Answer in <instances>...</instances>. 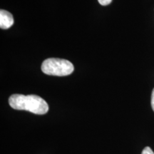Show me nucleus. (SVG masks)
<instances>
[{
  "instance_id": "f257e3e1",
  "label": "nucleus",
  "mask_w": 154,
  "mask_h": 154,
  "mask_svg": "<svg viewBox=\"0 0 154 154\" xmlns=\"http://www.w3.org/2000/svg\"><path fill=\"white\" fill-rule=\"evenodd\" d=\"M9 103L12 109L27 111L34 114L43 115L49 111V106L45 100L36 95L13 94L9 97Z\"/></svg>"
},
{
  "instance_id": "f03ea898",
  "label": "nucleus",
  "mask_w": 154,
  "mask_h": 154,
  "mask_svg": "<svg viewBox=\"0 0 154 154\" xmlns=\"http://www.w3.org/2000/svg\"><path fill=\"white\" fill-rule=\"evenodd\" d=\"M74 67L72 62L66 59L49 58L43 61L42 71L44 74L51 76H65L74 72Z\"/></svg>"
},
{
  "instance_id": "7ed1b4c3",
  "label": "nucleus",
  "mask_w": 154,
  "mask_h": 154,
  "mask_svg": "<svg viewBox=\"0 0 154 154\" xmlns=\"http://www.w3.org/2000/svg\"><path fill=\"white\" fill-rule=\"evenodd\" d=\"M14 18L9 11L1 9L0 11V27L3 29H7L14 24Z\"/></svg>"
},
{
  "instance_id": "20e7f679",
  "label": "nucleus",
  "mask_w": 154,
  "mask_h": 154,
  "mask_svg": "<svg viewBox=\"0 0 154 154\" xmlns=\"http://www.w3.org/2000/svg\"><path fill=\"white\" fill-rule=\"evenodd\" d=\"M141 154H154L153 151H152V149L150 147H146L144 148V149L142 151Z\"/></svg>"
},
{
  "instance_id": "39448f33",
  "label": "nucleus",
  "mask_w": 154,
  "mask_h": 154,
  "mask_svg": "<svg viewBox=\"0 0 154 154\" xmlns=\"http://www.w3.org/2000/svg\"><path fill=\"white\" fill-rule=\"evenodd\" d=\"M100 5H103V6H106L109 5V4L111 3L112 0H98Z\"/></svg>"
},
{
  "instance_id": "423d86ee",
  "label": "nucleus",
  "mask_w": 154,
  "mask_h": 154,
  "mask_svg": "<svg viewBox=\"0 0 154 154\" xmlns=\"http://www.w3.org/2000/svg\"><path fill=\"white\" fill-rule=\"evenodd\" d=\"M151 106L154 111V88L153 91H152V94H151Z\"/></svg>"
}]
</instances>
